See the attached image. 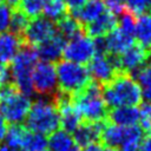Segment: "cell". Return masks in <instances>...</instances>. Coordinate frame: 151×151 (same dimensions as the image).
Segmentation results:
<instances>
[{"instance_id":"cell-22","label":"cell","mask_w":151,"mask_h":151,"mask_svg":"<svg viewBox=\"0 0 151 151\" xmlns=\"http://www.w3.org/2000/svg\"><path fill=\"white\" fill-rule=\"evenodd\" d=\"M74 145L72 136L64 130H55L47 139V146L51 151H68Z\"/></svg>"},{"instance_id":"cell-3","label":"cell","mask_w":151,"mask_h":151,"mask_svg":"<svg viewBox=\"0 0 151 151\" xmlns=\"http://www.w3.org/2000/svg\"><path fill=\"white\" fill-rule=\"evenodd\" d=\"M55 96L52 98L38 97L37 101L31 104L24 120V125L29 131L45 136L51 134L60 127V114L55 104Z\"/></svg>"},{"instance_id":"cell-46","label":"cell","mask_w":151,"mask_h":151,"mask_svg":"<svg viewBox=\"0 0 151 151\" xmlns=\"http://www.w3.org/2000/svg\"><path fill=\"white\" fill-rule=\"evenodd\" d=\"M150 11H151V8H150Z\"/></svg>"},{"instance_id":"cell-17","label":"cell","mask_w":151,"mask_h":151,"mask_svg":"<svg viewBox=\"0 0 151 151\" xmlns=\"http://www.w3.org/2000/svg\"><path fill=\"white\" fill-rule=\"evenodd\" d=\"M22 44V40L11 32L0 33V64L9 65Z\"/></svg>"},{"instance_id":"cell-15","label":"cell","mask_w":151,"mask_h":151,"mask_svg":"<svg viewBox=\"0 0 151 151\" xmlns=\"http://www.w3.org/2000/svg\"><path fill=\"white\" fill-rule=\"evenodd\" d=\"M65 44H66V40L60 34L57 33L55 35L39 44L34 48H35L38 58H40L44 61L54 63V61L60 60Z\"/></svg>"},{"instance_id":"cell-33","label":"cell","mask_w":151,"mask_h":151,"mask_svg":"<svg viewBox=\"0 0 151 151\" xmlns=\"http://www.w3.org/2000/svg\"><path fill=\"white\" fill-rule=\"evenodd\" d=\"M125 2L126 0H104V4L107 7V9L114 13L116 15L125 8Z\"/></svg>"},{"instance_id":"cell-31","label":"cell","mask_w":151,"mask_h":151,"mask_svg":"<svg viewBox=\"0 0 151 151\" xmlns=\"http://www.w3.org/2000/svg\"><path fill=\"white\" fill-rule=\"evenodd\" d=\"M125 7L136 17L146 13L151 8V0H126Z\"/></svg>"},{"instance_id":"cell-10","label":"cell","mask_w":151,"mask_h":151,"mask_svg":"<svg viewBox=\"0 0 151 151\" xmlns=\"http://www.w3.org/2000/svg\"><path fill=\"white\" fill-rule=\"evenodd\" d=\"M96 54L93 40L85 33L79 34L68 41H66L61 57L65 60L77 64H88V61Z\"/></svg>"},{"instance_id":"cell-36","label":"cell","mask_w":151,"mask_h":151,"mask_svg":"<svg viewBox=\"0 0 151 151\" xmlns=\"http://www.w3.org/2000/svg\"><path fill=\"white\" fill-rule=\"evenodd\" d=\"M139 143H140V145L138 146L139 151H151V133L145 134Z\"/></svg>"},{"instance_id":"cell-18","label":"cell","mask_w":151,"mask_h":151,"mask_svg":"<svg viewBox=\"0 0 151 151\" xmlns=\"http://www.w3.org/2000/svg\"><path fill=\"white\" fill-rule=\"evenodd\" d=\"M106 6L104 0H87L83 7L77 11L71 12V15L74 17L83 26L94 20L98 15H100L105 11Z\"/></svg>"},{"instance_id":"cell-11","label":"cell","mask_w":151,"mask_h":151,"mask_svg":"<svg viewBox=\"0 0 151 151\" xmlns=\"http://www.w3.org/2000/svg\"><path fill=\"white\" fill-rule=\"evenodd\" d=\"M58 32H57L55 24L50 19H47L46 17L39 15L29 21L22 35V42L32 47H35L39 44L52 38Z\"/></svg>"},{"instance_id":"cell-27","label":"cell","mask_w":151,"mask_h":151,"mask_svg":"<svg viewBox=\"0 0 151 151\" xmlns=\"http://www.w3.org/2000/svg\"><path fill=\"white\" fill-rule=\"evenodd\" d=\"M26 131H27V127L24 124H11V126L7 127V132L5 136L6 144L15 149L20 147Z\"/></svg>"},{"instance_id":"cell-9","label":"cell","mask_w":151,"mask_h":151,"mask_svg":"<svg viewBox=\"0 0 151 151\" xmlns=\"http://www.w3.org/2000/svg\"><path fill=\"white\" fill-rule=\"evenodd\" d=\"M91 78L100 86L109 83L117 73L123 72L117 54H94L87 66Z\"/></svg>"},{"instance_id":"cell-13","label":"cell","mask_w":151,"mask_h":151,"mask_svg":"<svg viewBox=\"0 0 151 151\" xmlns=\"http://www.w3.org/2000/svg\"><path fill=\"white\" fill-rule=\"evenodd\" d=\"M118 26L117 15L111 11L106 9L94 20L84 26V32L90 38L105 37Z\"/></svg>"},{"instance_id":"cell-43","label":"cell","mask_w":151,"mask_h":151,"mask_svg":"<svg viewBox=\"0 0 151 151\" xmlns=\"http://www.w3.org/2000/svg\"><path fill=\"white\" fill-rule=\"evenodd\" d=\"M68 151H81V150H80V147H79L78 145H76V144H74V145H73Z\"/></svg>"},{"instance_id":"cell-28","label":"cell","mask_w":151,"mask_h":151,"mask_svg":"<svg viewBox=\"0 0 151 151\" xmlns=\"http://www.w3.org/2000/svg\"><path fill=\"white\" fill-rule=\"evenodd\" d=\"M130 74L132 76V78H136L143 86L151 85V50L147 51V58L145 63Z\"/></svg>"},{"instance_id":"cell-21","label":"cell","mask_w":151,"mask_h":151,"mask_svg":"<svg viewBox=\"0 0 151 151\" xmlns=\"http://www.w3.org/2000/svg\"><path fill=\"white\" fill-rule=\"evenodd\" d=\"M134 37L144 50H151V15L144 13L137 18Z\"/></svg>"},{"instance_id":"cell-12","label":"cell","mask_w":151,"mask_h":151,"mask_svg":"<svg viewBox=\"0 0 151 151\" xmlns=\"http://www.w3.org/2000/svg\"><path fill=\"white\" fill-rule=\"evenodd\" d=\"M106 123L107 119L94 123L81 122L80 125L73 132L72 138L74 144L78 145L79 147H85L91 143H100V137Z\"/></svg>"},{"instance_id":"cell-45","label":"cell","mask_w":151,"mask_h":151,"mask_svg":"<svg viewBox=\"0 0 151 151\" xmlns=\"http://www.w3.org/2000/svg\"><path fill=\"white\" fill-rule=\"evenodd\" d=\"M44 151H47V150H44Z\"/></svg>"},{"instance_id":"cell-2","label":"cell","mask_w":151,"mask_h":151,"mask_svg":"<svg viewBox=\"0 0 151 151\" xmlns=\"http://www.w3.org/2000/svg\"><path fill=\"white\" fill-rule=\"evenodd\" d=\"M71 101L81 122L94 123L104 120L110 110L103 98L100 85L94 80H91L86 86L71 94Z\"/></svg>"},{"instance_id":"cell-24","label":"cell","mask_w":151,"mask_h":151,"mask_svg":"<svg viewBox=\"0 0 151 151\" xmlns=\"http://www.w3.org/2000/svg\"><path fill=\"white\" fill-rule=\"evenodd\" d=\"M47 146V138L37 132H32L27 129V131L24 134L21 146L24 151H44Z\"/></svg>"},{"instance_id":"cell-14","label":"cell","mask_w":151,"mask_h":151,"mask_svg":"<svg viewBox=\"0 0 151 151\" xmlns=\"http://www.w3.org/2000/svg\"><path fill=\"white\" fill-rule=\"evenodd\" d=\"M147 58V51L144 50L137 41L129 46L123 53L118 54L119 66L123 72L131 73L140 67Z\"/></svg>"},{"instance_id":"cell-26","label":"cell","mask_w":151,"mask_h":151,"mask_svg":"<svg viewBox=\"0 0 151 151\" xmlns=\"http://www.w3.org/2000/svg\"><path fill=\"white\" fill-rule=\"evenodd\" d=\"M118 21V28L124 32L126 35L134 38V29H136V21H137V17L129 11L126 7L119 13V19H117Z\"/></svg>"},{"instance_id":"cell-7","label":"cell","mask_w":151,"mask_h":151,"mask_svg":"<svg viewBox=\"0 0 151 151\" xmlns=\"http://www.w3.org/2000/svg\"><path fill=\"white\" fill-rule=\"evenodd\" d=\"M32 88L40 98H52L58 93L55 65L50 61H39L32 71Z\"/></svg>"},{"instance_id":"cell-25","label":"cell","mask_w":151,"mask_h":151,"mask_svg":"<svg viewBox=\"0 0 151 151\" xmlns=\"http://www.w3.org/2000/svg\"><path fill=\"white\" fill-rule=\"evenodd\" d=\"M67 13V6L64 0H47L42 7L41 14H44V17H46L51 21L57 22Z\"/></svg>"},{"instance_id":"cell-1","label":"cell","mask_w":151,"mask_h":151,"mask_svg":"<svg viewBox=\"0 0 151 151\" xmlns=\"http://www.w3.org/2000/svg\"><path fill=\"white\" fill-rule=\"evenodd\" d=\"M103 98L109 109L136 106L142 103V88L138 81L127 72L117 73L109 83L100 86Z\"/></svg>"},{"instance_id":"cell-23","label":"cell","mask_w":151,"mask_h":151,"mask_svg":"<svg viewBox=\"0 0 151 151\" xmlns=\"http://www.w3.org/2000/svg\"><path fill=\"white\" fill-rule=\"evenodd\" d=\"M31 19L17 6L12 7L11 21H9V32L22 40V35L29 24Z\"/></svg>"},{"instance_id":"cell-32","label":"cell","mask_w":151,"mask_h":151,"mask_svg":"<svg viewBox=\"0 0 151 151\" xmlns=\"http://www.w3.org/2000/svg\"><path fill=\"white\" fill-rule=\"evenodd\" d=\"M12 7L8 4L0 2V33L6 32L9 28Z\"/></svg>"},{"instance_id":"cell-30","label":"cell","mask_w":151,"mask_h":151,"mask_svg":"<svg viewBox=\"0 0 151 151\" xmlns=\"http://www.w3.org/2000/svg\"><path fill=\"white\" fill-rule=\"evenodd\" d=\"M139 124L145 134L151 133V101L139 104Z\"/></svg>"},{"instance_id":"cell-4","label":"cell","mask_w":151,"mask_h":151,"mask_svg":"<svg viewBox=\"0 0 151 151\" xmlns=\"http://www.w3.org/2000/svg\"><path fill=\"white\" fill-rule=\"evenodd\" d=\"M31 99L11 80L0 87V113L8 124H21L31 107Z\"/></svg>"},{"instance_id":"cell-6","label":"cell","mask_w":151,"mask_h":151,"mask_svg":"<svg viewBox=\"0 0 151 151\" xmlns=\"http://www.w3.org/2000/svg\"><path fill=\"white\" fill-rule=\"evenodd\" d=\"M55 72L58 90L66 94H73L92 80L87 67L65 59H60L57 61Z\"/></svg>"},{"instance_id":"cell-29","label":"cell","mask_w":151,"mask_h":151,"mask_svg":"<svg viewBox=\"0 0 151 151\" xmlns=\"http://www.w3.org/2000/svg\"><path fill=\"white\" fill-rule=\"evenodd\" d=\"M47 0H21L18 7L32 20L42 13V7Z\"/></svg>"},{"instance_id":"cell-38","label":"cell","mask_w":151,"mask_h":151,"mask_svg":"<svg viewBox=\"0 0 151 151\" xmlns=\"http://www.w3.org/2000/svg\"><path fill=\"white\" fill-rule=\"evenodd\" d=\"M83 151H104V145H101V143H91L86 145Z\"/></svg>"},{"instance_id":"cell-39","label":"cell","mask_w":151,"mask_h":151,"mask_svg":"<svg viewBox=\"0 0 151 151\" xmlns=\"http://www.w3.org/2000/svg\"><path fill=\"white\" fill-rule=\"evenodd\" d=\"M142 98H144L146 101H151V85L144 86L142 90Z\"/></svg>"},{"instance_id":"cell-40","label":"cell","mask_w":151,"mask_h":151,"mask_svg":"<svg viewBox=\"0 0 151 151\" xmlns=\"http://www.w3.org/2000/svg\"><path fill=\"white\" fill-rule=\"evenodd\" d=\"M122 151H139V147L137 144H131V145H125L123 146Z\"/></svg>"},{"instance_id":"cell-20","label":"cell","mask_w":151,"mask_h":151,"mask_svg":"<svg viewBox=\"0 0 151 151\" xmlns=\"http://www.w3.org/2000/svg\"><path fill=\"white\" fill-rule=\"evenodd\" d=\"M55 24L57 27V32L58 34H60L65 40H70L79 34L85 33L84 32V26L74 18L72 17L70 13H67L66 15H64L61 19H59Z\"/></svg>"},{"instance_id":"cell-37","label":"cell","mask_w":151,"mask_h":151,"mask_svg":"<svg viewBox=\"0 0 151 151\" xmlns=\"http://www.w3.org/2000/svg\"><path fill=\"white\" fill-rule=\"evenodd\" d=\"M7 127H8V125H7L6 120L4 119L2 114L0 113V144L5 139V136H6V132H7Z\"/></svg>"},{"instance_id":"cell-16","label":"cell","mask_w":151,"mask_h":151,"mask_svg":"<svg viewBox=\"0 0 151 151\" xmlns=\"http://www.w3.org/2000/svg\"><path fill=\"white\" fill-rule=\"evenodd\" d=\"M107 122L119 126H132L139 123V110L134 106H119L109 110Z\"/></svg>"},{"instance_id":"cell-35","label":"cell","mask_w":151,"mask_h":151,"mask_svg":"<svg viewBox=\"0 0 151 151\" xmlns=\"http://www.w3.org/2000/svg\"><path fill=\"white\" fill-rule=\"evenodd\" d=\"M66 6H67V9H70L71 12L73 11H77L79 9L80 7L84 6V4L87 1V0H64Z\"/></svg>"},{"instance_id":"cell-42","label":"cell","mask_w":151,"mask_h":151,"mask_svg":"<svg viewBox=\"0 0 151 151\" xmlns=\"http://www.w3.org/2000/svg\"><path fill=\"white\" fill-rule=\"evenodd\" d=\"M6 1H7V4H8L11 7H17V6L20 4L21 0H6Z\"/></svg>"},{"instance_id":"cell-34","label":"cell","mask_w":151,"mask_h":151,"mask_svg":"<svg viewBox=\"0 0 151 151\" xmlns=\"http://www.w3.org/2000/svg\"><path fill=\"white\" fill-rule=\"evenodd\" d=\"M11 71H9V65L0 64V87L5 85L6 83L11 81Z\"/></svg>"},{"instance_id":"cell-8","label":"cell","mask_w":151,"mask_h":151,"mask_svg":"<svg viewBox=\"0 0 151 151\" xmlns=\"http://www.w3.org/2000/svg\"><path fill=\"white\" fill-rule=\"evenodd\" d=\"M144 132L138 125L132 126H119L111 124L110 122L106 123L101 137L100 143L107 147L118 149L119 146L137 144L142 140Z\"/></svg>"},{"instance_id":"cell-19","label":"cell","mask_w":151,"mask_h":151,"mask_svg":"<svg viewBox=\"0 0 151 151\" xmlns=\"http://www.w3.org/2000/svg\"><path fill=\"white\" fill-rule=\"evenodd\" d=\"M106 46H107V53L110 54H120L123 53L129 46H131L134 41L133 38L126 35L124 32H122L118 26L111 31L107 35H105Z\"/></svg>"},{"instance_id":"cell-5","label":"cell","mask_w":151,"mask_h":151,"mask_svg":"<svg viewBox=\"0 0 151 151\" xmlns=\"http://www.w3.org/2000/svg\"><path fill=\"white\" fill-rule=\"evenodd\" d=\"M38 63V55L35 48L22 44L15 54V57L9 63L11 79L19 87L20 92L27 97L32 96V71Z\"/></svg>"},{"instance_id":"cell-44","label":"cell","mask_w":151,"mask_h":151,"mask_svg":"<svg viewBox=\"0 0 151 151\" xmlns=\"http://www.w3.org/2000/svg\"><path fill=\"white\" fill-rule=\"evenodd\" d=\"M2 1H4V0H0V2H2Z\"/></svg>"},{"instance_id":"cell-41","label":"cell","mask_w":151,"mask_h":151,"mask_svg":"<svg viewBox=\"0 0 151 151\" xmlns=\"http://www.w3.org/2000/svg\"><path fill=\"white\" fill-rule=\"evenodd\" d=\"M0 151H18V149L12 147L5 143V144H0Z\"/></svg>"}]
</instances>
